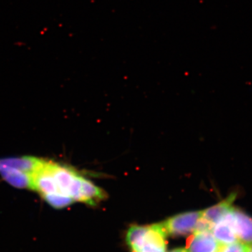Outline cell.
I'll use <instances>...</instances> for the list:
<instances>
[{"label": "cell", "instance_id": "cell-10", "mask_svg": "<svg viewBox=\"0 0 252 252\" xmlns=\"http://www.w3.org/2000/svg\"><path fill=\"white\" fill-rule=\"evenodd\" d=\"M250 246L240 242L223 245L220 252H250Z\"/></svg>", "mask_w": 252, "mask_h": 252}, {"label": "cell", "instance_id": "cell-4", "mask_svg": "<svg viewBox=\"0 0 252 252\" xmlns=\"http://www.w3.org/2000/svg\"><path fill=\"white\" fill-rule=\"evenodd\" d=\"M233 207L212 226V234L217 241L223 245L238 242L233 225Z\"/></svg>", "mask_w": 252, "mask_h": 252}, {"label": "cell", "instance_id": "cell-12", "mask_svg": "<svg viewBox=\"0 0 252 252\" xmlns=\"http://www.w3.org/2000/svg\"><path fill=\"white\" fill-rule=\"evenodd\" d=\"M250 252H252V248H250Z\"/></svg>", "mask_w": 252, "mask_h": 252}, {"label": "cell", "instance_id": "cell-9", "mask_svg": "<svg viewBox=\"0 0 252 252\" xmlns=\"http://www.w3.org/2000/svg\"><path fill=\"white\" fill-rule=\"evenodd\" d=\"M45 202L56 209H63L70 206L74 203V200L65 195L59 193L49 194L42 197Z\"/></svg>", "mask_w": 252, "mask_h": 252}, {"label": "cell", "instance_id": "cell-3", "mask_svg": "<svg viewBox=\"0 0 252 252\" xmlns=\"http://www.w3.org/2000/svg\"><path fill=\"white\" fill-rule=\"evenodd\" d=\"M45 161L46 159L32 157L0 158V172L16 170L33 175Z\"/></svg>", "mask_w": 252, "mask_h": 252}, {"label": "cell", "instance_id": "cell-6", "mask_svg": "<svg viewBox=\"0 0 252 252\" xmlns=\"http://www.w3.org/2000/svg\"><path fill=\"white\" fill-rule=\"evenodd\" d=\"M232 215L238 242L252 246V217L234 207Z\"/></svg>", "mask_w": 252, "mask_h": 252}, {"label": "cell", "instance_id": "cell-7", "mask_svg": "<svg viewBox=\"0 0 252 252\" xmlns=\"http://www.w3.org/2000/svg\"><path fill=\"white\" fill-rule=\"evenodd\" d=\"M235 196V194H232L220 203L203 210L202 211V217L211 224H215L233 207V203Z\"/></svg>", "mask_w": 252, "mask_h": 252}, {"label": "cell", "instance_id": "cell-5", "mask_svg": "<svg viewBox=\"0 0 252 252\" xmlns=\"http://www.w3.org/2000/svg\"><path fill=\"white\" fill-rule=\"evenodd\" d=\"M223 246L211 232H194L187 250L188 252H220Z\"/></svg>", "mask_w": 252, "mask_h": 252}, {"label": "cell", "instance_id": "cell-11", "mask_svg": "<svg viewBox=\"0 0 252 252\" xmlns=\"http://www.w3.org/2000/svg\"><path fill=\"white\" fill-rule=\"evenodd\" d=\"M168 252H188L185 248H176Z\"/></svg>", "mask_w": 252, "mask_h": 252}, {"label": "cell", "instance_id": "cell-1", "mask_svg": "<svg viewBox=\"0 0 252 252\" xmlns=\"http://www.w3.org/2000/svg\"><path fill=\"white\" fill-rule=\"evenodd\" d=\"M166 235L160 223L131 225L126 241L132 252H166Z\"/></svg>", "mask_w": 252, "mask_h": 252}, {"label": "cell", "instance_id": "cell-8", "mask_svg": "<svg viewBox=\"0 0 252 252\" xmlns=\"http://www.w3.org/2000/svg\"><path fill=\"white\" fill-rule=\"evenodd\" d=\"M0 175L5 182L15 188L31 190L32 176L31 174L13 170L0 172Z\"/></svg>", "mask_w": 252, "mask_h": 252}, {"label": "cell", "instance_id": "cell-2", "mask_svg": "<svg viewBox=\"0 0 252 252\" xmlns=\"http://www.w3.org/2000/svg\"><path fill=\"white\" fill-rule=\"evenodd\" d=\"M202 211L185 212L170 217L160 223L166 236H185L193 233Z\"/></svg>", "mask_w": 252, "mask_h": 252}]
</instances>
